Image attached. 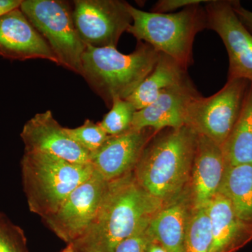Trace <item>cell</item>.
<instances>
[{
    "instance_id": "obj_1",
    "label": "cell",
    "mask_w": 252,
    "mask_h": 252,
    "mask_svg": "<svg viewBox=\"0 0 252 252\" xmlns=\"http://www.w3.org/2000/svg\"><path fill=\"white\" fill-rule=\"evenodd\" d=\"M164 205L146 192L130 172L109 182L92 224L69 245L77 252H114L123 240L147 226Z\"/></svg>"
},
{
    "instance_id": "obj_2",
    "label": "cell",
    "mask_w": 252,
    "mask_h": 252,
    "mask_svg": "<svg viewBox=\"0 0 252 252\" xmlns=\"http://www.w3.org/2000/svg\"><path fill=\"white\" fill-rule=\"evenodd\" d=\"M149 141L133 170L140 187L164 205L188 189L198 134L187 126Z\"/></svg>"
},
{
    "instance_id": "obj_3",
    "label": "cell",
    "mask_w": 252,
    "mask_h": 252,
    "mask_svg": "<svg viewBox=\"0 0 252 252\" xmlns=\"http://www.w3.org/2000/svg\"><path fill=\"white\" fill-rule=\"evenodd\" d=\"M158 54L142 41L130 54H122L116 47L86 46L81 76L111 108L114 99H127L148 77Z\"/></svg>"
},
{
    "instance_id": "obj_4",
    "label": "cell",
    "mask_w": 252,
    "mask_h": 252,
    "mask_svg": "<svg viewBox=\"0 0 252 252\" xmlns=\"http://www.w3.org/2000/svg\"><path fill=\"white\" fill-rule=\"evenodd\" d=\"M21 168L30 211L42 220L57 211L94 172L91 163H74L39 152H25Z\"/></svg>"
},
{
    "instance_id": "obj_5",
    "label": "cell",
    "mask_w": 252,
    "mask_h": 252,
    "mask_svg": "<svg viewBox=\"0 0 252 252\" xmlns=\"http://www.w3.org/2000/svg\"><path fill=\"white\" fill-rule=\"evenodd\" d=\"M129 11L132 23L127 32L187 69L193 64L194 39L198 32L207 29L206 12L202 4L169 14L144 11L130 4Z\"/></svg>"
},
{
    "instance_id": "obj_6",
    "label": "cell",
    "mask_w": 252,
    "mask_h": 252,
    "mask_svg": "<svg viewBox=\"0 0 252 252\" xmlns=\"http://www.w3.org/2000/svg\"><path fill=\"white\" fill-rule=\"evenodd\" d=\"M20 9L43 36L59 65L81 75L86 45L78 34L68 1L22 0Z\"/></svg>"
},
{
    "instance_id": "obj_7",
    "label": "cell",
    "mask_w": 252,
    "mask_h": 252,
    "mask_svg": "<svg viewBox=\"0 0 252 252\" xmlns=\"http://www.w3.org/2000/svg\"><path fill=\"white\" fill-rule=\"evenodd\" d=\"M250 86L246 79H231L213 95L195 97L187 107L185 125L222 147L243 110Z\"/></svg>"
},
{
    "instance_id": "obj_8",
    "label": "cell",
    "mask_w": 252,
    "mask_h": 252,
    "mask_svg": "<svg viewBox=\"0 0 252 252\" xmlns=\"http://www.w3.org/2000/svg\"><path fill=\"white\" fill-rule=\"evenodd\" d=\"M74 26L86 46L116 47L132 23L130 4L120 0H75Z\"/></svg>"
},
{
    "instance_id": "obj_9",
    "label": "cell",
    "mask_w": 252,
    "mask_h": 252,
    "mask_svg": "<svg viewBox=\"0 0 252 252\" xmlns=\"http://www.w3.org/2000/svg\"><path fill=\"white\" fill-rule=\"evenodd\" d=\"M109 182L94 173L72 192L61 207L44 219L46 226L67 245L84 235L100 210Z\"/></svg>"
},
{
    "instance_id": "obj_10",
    "label": "cell",
    "mask_w": 252,
    "mask_h": 252,
    "mask_svg": "<svg viewBox=\"0 0 252 252\" xmlns=\"http://www.w3.org/2000/svg\"><path fill=\"white\" fill-rule=\"evenodd\" d=\"M207 29L216 32L228 55V80L252 83V34L236 16L231 0H211L205 4Z\"/></svg>"
},
{
    "instance_id": "obj_11",
    "label": "cell",
    "mask_w": 252,
    "mask_h": 252,
    "mask_svg": "<svg viewBox=\"0 0 252 252\" xmlns=\"http://www.w3.org/2000/svg\"><path fill=\"white\" fill-rule=\"evenodd\" d=\"M21 137L25 152L49 154L74 163H91L90 153L69 137L51 110L36 114L30 119L23 126Z\"/></svg>"
},
{
    "instance_id": "obj_12",
    "label": "cell",
    "mask_w": 252,
    "mask_h": 252,
    "mask_svg": "<svg viewBox=\"0 0 252 252\" xmlns=\"http://www.w3.org/2000/svg\"><path fill=\"white\" fill-rule=\"evenodd\" d=\"M152 129L129 130L108 140L90 154V162L99 175L111 182L133 172L144 149L156 135Z\"/></svg>"
},
{
    "instance_id": "obj_13",
    "label": "cell",
    "mask_w": 252,
    "mask_h": 252,
    "mask_svg": "<svg viewBox=\"0 0 252 252\" xmlns=\"http://www.w3.org/2000/svg\"><path fill=\"white\" fill-rule=\"evenodd\" d=\"M0 56L12 61L48 60L59 64L49 44L20 7L0 16Z\"/></svg>"
},
{
    "instance_id": "obj_14",
    "label": "cell",
    "mask_w": 252,
    "mask_h": 252,
    "mask_svg": "<svg viewBox=\"0 0 252 252\" xmlns=\"http://www.w3.org/2000/svg\"><path fill=\"white\" fill-rule=\"evenodd\" d=\"M225 167L221 147L205 136L198 135L188 186L193 210L206 208L219 193Z\"/></svg>"
},
{
    "instance_id": "obj_15",
    "label": "cell",
    "mask_w": 252,
    "mask_h": 252,
    "mask_svg": "<svg viewBox=\"0 0 252 252\" xmlns=\"http://www.w3.org/2000/svg\"><path fill=\"white\" fill-rule=\"evenodd\" d=\"M200 94L190 79L167 89L152 104L136 111L130 130L150 128L157 133L185 126L187 107Z\"/></svg>"
},
{
    "instance_id": "obj_16",
    "label": "cell",
    "mask_w": 252,
    "mask_h": 252,
    "mask_svg": "<svg viewBox=\"0 0 252 252\" xmlns=\"http://www.w3.org/2000/svg\"><path fill=\"white\" fill-rule=\"evenodd\" d=\"M212 236V252H235L252 240V224L240 220L218 193L206 207Z\"/></svg>"
},
{
    "instance_id": "obj_17",
    "label": "cell",
    "mask_w": 252,
    "mask_h": 252,
    "mask_svg": "<svg viewBox=\"0 0 252 252\" xmlns=\"http://www.w3.org/2000/svg\"><path fill=\"white\" fill-rule=\"evenodd\" d=\"M193 210L187 189L156 214L149 222V234L168 252H184L186 235Z\"/></svg>"
},
{
    "instance_id": "obj_18",
    "label": "cell",
    "mask_w": 252,
    "mask_h": 252,
    "mask_svg": "<svg viewBox=\"0 0 252 252\" xmlns=\"http://www.w3.org/2000/svg\"><path fill=\"white\" fill-rule=\"evenodd\" d=\"M189 79L187 68L167 55L159 53L152 72L126 99L140 110L154 102L163 91Z\"/></svg>"
},
{
    "instance_id": "obj_19",
    "label": "cell",
    "mask_w": 252,
    "mask_h": 252,
    "mask_svg": "<svg viewBox=\"0 0 252 252\" xmlns=\"http://www.w3.org/2000/svg\"><path fill=\"white\" fill-rule=\"evenodd\" d=\"M219 193L228 200L240 220L252 224V164H226Z\"/></svg>"
},
{
    "instance_id": "obj_20",
    "label": "cell",
    "mask_w": 252,
    "mask_h": 252,
    "mask_svg": "<svg viewBox=\"0 0 252 252\" xmlns=\"http://www.w3.org/2000/svg\"><path fill=\"white\" fill-rule=\"evenodd\" d=\"M221 148L227 165L252 164V83L240 117Z\"/></svg>"
},
{
    "instance_id": "obj_21",
    "label": "cell",
    "mask_w": 252,
    "mask_h": 252,
    "mask_svg": "<svg viewBox=\"0 0 252 252\" xmlns=\"http://www.w3.org/2000/svg\"><path fill=\"white\" fill-rule=\"evenodd\" d=\"M211 225L206 208L193 210L186 235L184 252H212Z\"/></svg>"
},
{
    "instance_id": "obj_22",
    "label": "cell",
    "mask_w": 252,
    "mask_h": 252,
    "mask_svg": "<svg viewBox=\"0 0 252 252\" xmlns=\"http://www.w3.org/2000/svg\"><path fill=\"white\" fill-rule=\"evenodd\" d=\"M137 109L127 99L115 98L110 111L98 123L109 136H117L130 130L131 125Z\"/></svg>"
},
{
    "instance_id": "obj_23",
    "label": "cell",
    "mask_w": 252,
    "mask_h": 252,
    "mask_svg": "<svg viewBox=\"0 0 252 252\" xmlns=\"http://www.w3.org/2000/svg\"><path fill=\"white\" fill-rule=\"evenodd\" d=\"M66 132L74 142L83 149L92 154L98 150L109 137L99 124H94L89 119L75 128L65 127Z\"/></svg>"
},
{
    "instance_id": "obj_24",
    "label": "cell",
    "mask_w": 252,
    "mask_h": 252,
    "mask_svg": "<svg viewBox=\"0 0 252 252\" xmlns=\"http://www.w3.org/2000/svg\"><path fill=\"white\" fill-rule=\"evenodd\" d=\"M0 252H28L22 228L0 212Z\"/></svg>"
},
{
    "instance_id": "obj_25",
    "label": "cell",
    "mask_w": 252,
    "mask_h": 252,
    "mask_svg": "<svg viewBox=\"0 0 252 252\" xmlns=\"http://www.w3.org/2000/svg\"><path fill=\"white\" fill-rule=\"evenodd\" d=\"M148 225L123 240L114 252H147L153 240L149 234Z\"/></svg>"
},
{
    "instance_id": "obj_26",
    "label": "cell",
    "mask_w": 252,
    "mask_h": 252,
    "mask_svg": "<svg viewBox=\"0 0 252 252\" xmlns=\"http://www.w3.org/2000/svg\"><path fill=\"white\" fill-rule=\"evenodd\" d=\"M209 0H160L152 8V12L169 14L179 9L193 5L206 4Z\"/></svg>"
},
{
    "instance_id": "obj_27",
    "label": "cell",
    "mask_w": 252,
    "mask_h": 252,
    "mask_svg": "<svg viewBox=\"0 0 252 252\" xmlns=\"http://www.w3.org/2000/svg\"><path fill=\"white\" fill-rule=\"evenodd\" d=\"M232 7L240 22L252 34V12L244 8L240 1L231 0Z\"/></svg>"
},
{
    "instance_id": "obj_28",
    "label": "cell",
    "mask_w": 252,
    "mask_h": 252,
    "mask_svg": "<svg viewBox=\"0 0 252 252\" xmlns=\"http://www.w3.org/2000/svg\"><path fill=\"white\" fill-rule=\"evenodd\" d=\"M21 2V0H0V16L19 8Z\"/></svg>"
},
{
    "instance_id": "obj_29",
    "label": "cell",
    "mask_w": 252,
    "mask_h": 252,
    "mask_svg": "<svg viewBox=\"0 0 252 252\" xmlns=\"http://www.w3.org/2000/svg\"><path fill=\"white\" fill-rule=\"evenodd\" d=\"M147 252H168L167 250H165L163 247L161 246L160 244L158 243L157 242L152 240V243L149 245L148 250Z\"/></svg>"
},
{
    "instance_id": "obj_30",
    "label": "cell",
    "mask_w": 252,
    "mask_h": 252,
    "mask_svg": "<svg viewBox=\"0 0 252 252\" xmlns=\"http://www.w3.org/2000/svg\"><path fill=\"white\" fill-rule=\"evenodd\" d=\"M61 252H77L74 248H72V245H68L67 248L64 249L63 251Z\"/></svg>"
}]
</instances>
